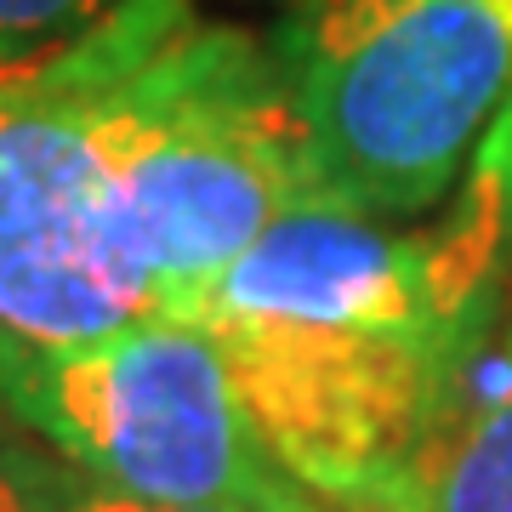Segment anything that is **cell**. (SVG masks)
Masks as SVG:
<instances>
[{"label": "cell", "instance_id": "6da1fadb", "mask_svg": "<svg viewBox=\"0 0 512 512\" xmlns=\"http://www.w3.org/2000/svg\"><path fill=\"white\" fill-rule=\"evenodd\" d=\"M302 200L308 154L268 40L188 12L137 63L109 126V222L143 308L188 319Z\"/></svg>", "mask_w": 512, "mask_h": 512}, {"label": "cell", "instance_id": "7a4b0ae2", "mask_svg": "<svg viewBox=\"0 0 512 512\" xmlns=\"http://www.w3.org/2000/svg\"><path fill=\"white\" fill-rule=\"evenodd\" d=\"M268 52L308 154V200L427 217L512 103V29L473 0H291Z\"/></svg>", "mask_w": 512, "mask_h": 512}, {"label": "cell", "instance_id": "3957f363", "mask_svg": "<svg viewBox=\"0 0 512 512\" xmlns=\"http://www.w3.org/2000/svg\"><path fill=\"white\" fill-rule=\"evenodd\" d=\"M194 0H120L52 52L0 69V330L63 348L148 319L109 222L120 92Z\"/></svg>", "mask_w": 512, "mask_h": 512}, {"label": "cell", "instance_id": "277c9868", "mask_svg": "<svg viewBox=\"0 0 512 512\" xmlns=\"http://www.w3.org/2000/svg\"><path fill=\"white\" fill-rule=\"evenodd\" d=\"M0 416L109 490L177 507L330 512L262 444L211 330L131 319L35 348L0 330Z\"/></svg>", "mask_w": 512, "mask_h": 512}, {"label": "cell", "instance_id": "5b68a950", "mask_svg": "<svg viewBox=\"0 0 512 512\" xmlns=\"http://www.w3.org/2000/svg\"><path fill=\"white\" fill-rule=\"evenodd\" d=\"M393 512H512V313L456 393Z\"/></svg>", "mask_w": 512, "mask_h": 512}, {"label": "cell", "instance_id": "8992f818", "mask_svg": "<svg viewBox=\"0 0 512 512\" xmlns=\"http://www.w3.org/2000/svg\"><path fill=\"white\" fill-rule=\"evenodd\" d=\"M0 467L18 484L29 512H234V507H177V501H143V495L109 490V484L86 478L80 467L57 461L52 450L18 439H0Z\"/></svg>", "mask_w": 512, "mask_h": 512}, {"label": "cell", "instance_id": "52a82bcc", "mask_svg": "<svg viewBox=\"0 0 512 512\" xmlns=\"http://www.w3.org/2000/svg\"><path fill=\"white\" fill-rule=\"evenodd\" d=\"M120 0H0V69L86 35Z\"/></svg>", "mask_w": 512, "mask_h": 512}, {"label": "cell", "instance_id": "ba28073f", "mask_svg": "<svg viewBox=\"0 0 512 512\" xmlns=\"http://www.w3.org/2000/svg\"><path fill=\"white\" fill-rule=\"evenodd\" d=\"M0 512H29L23 507V495H18V484L6 478V467H0Z\"/></svg>", "mask_w": 512, "mask_h": 512}, {"label": "cell", "instance_id": "9c48e42d", "mask_svg": "<svg viewBox=\"0 0 512 512\" xmlns=\"http://www.w3.org/2000/svg\"><path fill=\"white\" fill-rule=\"evenodd\" d=\"M473 6H484V12H495V18L512 29V0H473Z\"/></svg>", "mask_w": 512, "mask_h": 512}, {"label": "cell", "instance_id": "30bf717a", "mask_svg": "<svg viewBox=\"0 0 512 512\" xmlns=\"http://www.w3.org/2000/svg\"><path fill=\"white\" fill-rule=\"evenodd\" d=\"M507 313H512V285H507Z\"/></svg>", "mask_w": 512, "mask_h": 512}]
</instances>
